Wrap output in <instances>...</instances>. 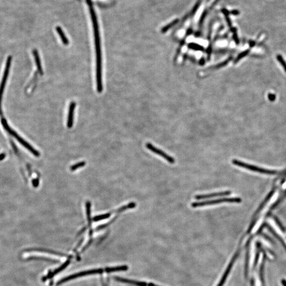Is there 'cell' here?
<instances>
[{
  "instance_id": "cell-21",
  "label": "cell",
  "mask_w": 286,
  "mask_h": 286,
  "mask_svg": "<svg viewBox=\"0 0 286 286\" xmlns=\"http://www.w3.org/2000/svg\"><path fill=\"white\" fill-rule=\"evenodd\" d=\"M232 59V57H230V58H228V60H225L224 62L220 63L218 64V65H217L216 66H214V68H222L223 66H225L226 64H228V62H230Z\"/></svg>"
},
{
  "instance_id": "cell-23",
  "label": "cell",
  "mask_w": 286,
  "mask_h": 286,
  "mask_svg": "<svg viewBox=\"0 0 286 286\" xmlns=\"http://www.w3.org/2000/svg\"><path fill=\"white\" fill-rule=\"evenodd\" d=\"M39 184V181L38 180H33V184L34 187H37V186H38Z\"/></svg>"
},
{
  "instance_id": "cell-14",
  "label": "cell",
  "mask_w": 286,
  "mask_h": 286,
  "mask_svg": "<svg viewBox=\"0 0 286 286\" xmlns=\"http://www.w3.org/2000/svg\"><path fill=\"white\" fill-rule=\"evenodd\" d=\"M56 30H57V31L58 32V34L60 35V38L62 39L63 43L65 45H68V43H69V41H68V39L67 38V37H66V36L65 35L64 33H63V31L62 30V29L60 27H57Z\"/></svg>"
},
{
  "instance_id": "cell-18",
  "label": "cell",
  "mask_w": 286,
  "mask_h": 286,
  "mask_svg": "<svg viewBox=\"0 0 286 286\" xmlns=\"http://www.w3.org/2000/svg\"><path fill=\"white\" fill-rule=\"evenodd\" d=\"M249 50H245L244 52H242V53H241L240 54L238 55V57H237V58H236V60H235L234 63H238V62L239 60H241L242 58H243L245 56H246V55L249 53Z\"/></svg>"
},
{
  "instance_id": "cell-12",
  "label": "cell",
  "mask_w": 286,
  "mask_h": 286,
  "mask_svg": "<svg viewBox=\"0 0 286 286\" xmlns=\"http://www.w3.org/2000/svg\"><path fill=\"white\" fill-rule=\"evenodd\" d=\"M70 262H71V260H70V259L68 260L67 261H66L63 265H62L60 267H59L58 269H56V270H55L49 276H48L47 277H46V278L44 279L43 280H45L47 278H52V276H54L55 275L57 274L58 273L60 272V271L63 270L65 268L68 267V265L70 264Z\"/></svg>"
},
{
  "instance_id": "cell-11",
  "label": "cell",
  "mask_w": 286,
  "mask_h": 286,
  "mask_svg": "<svg viewBox=\"0 0 286 286\" xmlns=\"http://www.w3.org/2000/svg\"><path fill=\"white\" fill-rule=\"evenodd\" d=\"M33 55L35 58V63L37 66L38 71L39 74H41L42 75H43V71L42 66H41V58L39 55L38 52L36 49H34L33 50Z\"/></svg>"
},
{
  "instance_id": "cell-3",
  "label": "cell",
  "mask_w": 286,
  "mask_h": 286,
  "mask_svg": "<svg viewBox=\"0 0 286 286\" xmlns=\"http://www.w3.org/2000/svg\"><path fill=\"white\" fill-rule=\"evenodd\" d=\"M11 62L12 57L11 56H9V57H8L7 60H6V68H5V70H4V74L3 76L2 81H1V85H0V114H2V98H3V92H4L6 83L7 81L8 76H9V74L10 67H11Z\"/></svg>"
},
{
  "instance_id": "cell-6",
  "label": "cell",
  "mask_w": 286,
  "mask_h": 286,
  "mask_svg": "<svg viewBox=\"0 0 286 286\" xmlns=\"http://www.w3.org/2000/svg\"><path fill=\"white\" fill-rule=\"evenodd\" d=\"M146 147H147V149H149V151L152 152L153 153L158 155L159 156L163 157V159H164L165 160H167L170 164H174V163L176 162L175 159L173 157H171L169 155L165 153L164 151H163L162 150H161L160 149L155 147L154 145H152L151 143H147L146 144Z\"/></svg>"
},
{
  "instance_id": "cell-13",
  "label": "cell",
  "mask_w": 286,
  "mask_h": 286,
  "mask_svg": "<svg viewBox=\"0 0 286 286\" xmlns=\"http://www.w3.org/2000/svg\"><path fill=\"white\" fill-rule=\"evenodd\" d=\"M128 268L126 265H122L119 267H111V268H107L106 269V271L107 272H112L116 271H120L127 270Z\"/></svg>"
},
{
  "instance_id": "cell-8",
  "label": "cell",
  "mask_w": 286,
  "mask_h": 286,
  "mask_svg": "<svg viewBox=\"0 0 286 286\" xmlns=\"http://www.w3.org/2000/svg\"><path fill=\"white\" fill-rule=\"evenodd\" d=\"M230 193L231 192L230 191H226L214 192V193L206 194V195H195V198L196 200H203V199H209L211 198L226 196V195H230Z\"/></svg>"
},
{
  "instance_id": "cell-22",
  "label": "cell",
  "mask_w": 286,
  "mask_h": 286,
  "mask_svg": "<svg viewBox=\"0 0 286 286\" xmlns=\"http://www.w3.org/2000/svg\"><path fill=\"white\" fill-rule=\"evenodd\" d=\"M268 98L271 101H273L276 99V95H273V94H272V93H270L268 95Z\"/></svg>"
},
{
  "instance_id": "cell-15",
  "label": "cell",
  "mask_w": 286,
  "mask_h": 286,
  "mask_svg": "<svg viewBox=\"0 0 286 286\" xmlns=\"http://www.w3.org/2000/svg\"><path fill=\"white\" fill-rule=\"evenodd\" d=\"M188 47L191 49L197 50V51H203L204 50L203 47L197 44H195V43H190L188 44Z\"/></svg>"
},
{
  "instance_id": "cell-9",
  "label": "cell",
  "mask_w": 286,
  "mask_h": 286,
  "mask_svg": "<svg viewBox=\"0 0 286 286\" xmlns=\"http://www.w3.org/2000/svg\"><path fill=\"white\" fill-rule=\"evenodd\" d=\"M76 103L75 102H71L69 106L68 114V122L67 125L68 128H71L73 125L74 115V111L75 109Z\"/></svg>"
},
{
  "instance_id": "cell-1",
  "label": "cell",
  "mask_w": 286,
  "mask_h": 286,
  "mask_svg": "<svg viewBox=\"0 0 286 286\" xmlns=\"http://www.w3.org/2000/svg\"><path fill=\"white\" fill-rule=\"evenodd\" d=\"M1 122L6 131L8 132V133H10L11 135L15 138L17 141L25 147V149H27L28 151H30L31 153H33L35 157H39L40 156V153H39L37 150H36L32 146L29 144V143L25 141V140H24L16 132H14V130L12 129L10 127V126H9L8 122L5 119H2L1 120Z\"/></svg>"
},
{
  "instance_id": "cell-17",
  "label": "cell",
  "mask_w": 286,
  "mask_h": 286,
  "mask_svg": "<svg viewBox=\"0 0 286 286\" xmlns=\"http://www.w3.org/2000/svg\"><path fill=\"white\" fill-rule=\"evenodd\" d=\"M178 21H179V20H174L172 22H171L170 24H168V25H166L165 27H164L162 29V32L163 33H166V31H168V30L170 29V28H171L172 27H173L174 25H176V23H178Z\"/></svg>"
},
{
  "instance_id": "cell-19",
  "label": "cell",
  "mask_w": 286,
  "mask_h": 286,
  "mask_svg": "<svg viewBox=\"0 0 286 286\" xmlns=\"http://www.w3.org/2000/svg\"><path fill=\"white\" fill-rule=\"evenodd\" d=\"M276 58H277V60H279V62L280 63L281 65H282L284 69L286 72V63L284 60V58H282V56H281L280 55H278V56H276Z\"/></svg>"
},
{
  "instance_id": "cell-7",
  "label": "cell",
  "mask_w": 286,
  "mask_h": 286,
  "mask_svg": "<svg viewBox=\"0 0 286 286\" xmlns=\"http://www.w3.org/2000/svg\"><path fill=\"white\" fill-rule=\"evenodd\" d=\"M240 253V249H238V251L236 252V253L235 254V255H234L233 257L232 258V260L230 261V265H228V267L226 269V270L225 271V272L224 274L222 276V278L221 279L219 284H218L217 286H222L224 284L225 282L226 281V279L227 278L229 273L230 272V270H231V269H232V267L233 265H234V262L236 261V259L238 258V255H239V254Z\"/></svg>"
},
{
  "instance_id": "cell-16",
  "label": "cell",
  "mask_w": 286,
  "mask_h": 286,
  "mask_svg": "<svg viewBox=\"0 0 286 286\" xmlns=\"http://www.w3.org/2000/svg\"><path fill=\"white\" fill-rule=\"evenodd\" d=\"M110 214H111L110 213H107V214H106L98 215V216L95 217L93 218V221H95V222H98V221H100V220L106 219L108 218H109V217H110Z\"/></svg>"
},
{
  "instance_id": "cell-2",
  "label": "cell",
  "mask_w": 286,
  "mask_h": 286,
  "mask_svg": "<svg viewBox=\"0 0 286 286\" xmlns=\"http://www.w3.org/2000/svg\"><path fill=\"white\" fill-rule=\"evenodd\" d=\"M241 199L240 198H223L220 199H214L211 200L200 201V202H195L191 203L192 208H198V207H204L207 206L216 205L219 203H240L241 202Z\"/></svg>"
},
{
  "instance_id": "cell-24",
  "label": "cell",
  "mask_w": 286,
  "mask_h": 286,
  "mask_svg": "<svg viewBox=\"0 0 286 286\" xmlns=\"http://www.w3.org/2000/svg\"><path fill=\"white\" fill-rule=\"evenodd\" d=\"M6 157V155L5 154H0V160H2L5 158Z\"/></svg>"
},
{
  "instance_id": "cell-20",
  "label": "cell",
  "mask_w": 286,
  "mask_h": 286,
  "mask_svg": "<svg viewBox=\"0 0 286 286\" xmlns=\"http://www.w3.org/2000/svg\"><path fill=\"white\" fill-rule=\"evenodd\" d=\"M85 164V162H81L78 163L77 164L73 165V166H72L71 169L72 171L76 170L77 168H81L82 166H84Z\"/></svg>"
},
{
  "instance_id": "cell-5",
  "label": "cell",
  "mask_w": 286,
  "mask_h": 286,
  "mask_svg": "<svg viewBox=\"0 0 286 286\" xmlns=\"http://www.w3.org/2000/svg\"><path fill=\"white\" fill-rule=\"evenodd\" d=\"M232 163H233V164L235 165L242 167L243 168H246V169H248L249 170L255 171V172H260V173H265V174H274L276 173V171H275L268 170H266V169H264V168H259L257 167V166L248 164L245 163L243 162L237 160L235 159H234V160H232Z\"/></svg>"
},
{
  "instance_id": "cell-25",
  "label": "cell",
  "mask_w": 286,
  "mask_h": 286,
  "mask_svg": "<svg viewBox=\"0 0 286 286\" xmlns=\"http://www.w3.org/2000/svg\"><path fill=\"white\" fill-rule=\"evenodd\" d=\"M148 286H158L157 285H155V284H148Z\"/></svg>"
},
{
  "instance_id": "cell-4",
  "label": "cell",
  "mask_w": 286,
  "mask_h": 286,
  "mask_svg": "<svg viewBox=\"0 0 286 286\" xmlns=\"http://www.w3.org/2000/svg\"><path fill=\"white\" fill-rule=\"evenodd\" d=\"M103 270L102 269H93V270H90L82 271L80 272L71 275V276H66L65 278L62 279L57 283V286H59V285L63 284L64 282H67L68 281L71 280L72 279L79 278L81 276H88V275H95V274H100V273H102L103 272Z\"/></svg>"
},
{
  "instance_id": "cell-10",
  "label": "cell",
  "mask_w": 286,
  "mask_h": 286,
  "mask_svg": "<svg viewBox=\"0 0 286 286\" xmlns=\"http://www.w3.org/2000/svg\"><path fill=\"white\" fill-rule=\"evenodd\" d=\"M114 279L116 280L120 281V282L126 283V284H132L136 286H147L148 284H147L146 282H141V281H137L132 280H129L127 279L122 278L118 276H114Z\"/></svg>"
}]
</instances>
